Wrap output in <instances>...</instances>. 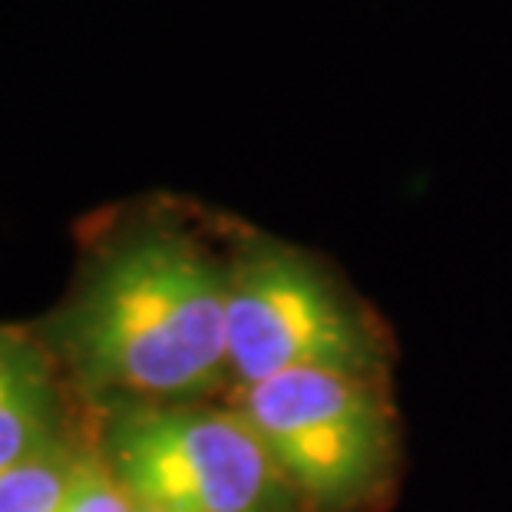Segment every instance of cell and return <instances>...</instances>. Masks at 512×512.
Listing matches in <instances>:
<instances>
[{
    "label": "cell",
    "mask_w": 512,
    "mask_h": 512,
    "mask_svg": "<svg viewBox=\"0 0 512 512\" xmlns=\"http://www.w3.org/2000/svg\"><path fill=\"white\" fill-rule=\"evenodd\" d=\"M232 219L152 195L86 222L63 301L34 324L90 407L215 400L228 370Z\"/></svg>",
    "instance_id": "1"
},
{
    "label": "cell",
    "mask_w": 512,
    "mask_h": 512,
    "mask_svg": "<svg viewBox=\"0 0 512 512\" xmlns=\"http://www.w3.org/2000/svg\"><path fill=\"white\" fill-rule=\"evenodd\" d=\"M93 443L143 512H311L235 403H106Z\"/></svg>",
    "instance_id": "2"
},
{
    "label": "cell",
    "mask_w": 512,
    "mask_h": 512,
    "mask_svg": "<svg viewBox=\"0 0 512 512\" xmlns=\"http://www.w3.org/2000/svg\"><path fill=\"white\" fill-rule=\"evenodd\" d=\"M384 367V328L328 265L232 219L228 370L235 390L301 370L384 377Z\"/></svg>",
    "instance_id": "3"
},
{
    "label": "cell",
    "mask_w": 512,
    "mask_h": 512,
    "mask_svg": "<svg viewBox=\"0 0 512 512\" xmlns=\"http://www.w3.org/2000/svg\"><path fill=\"white\" fill-rule=\"evenodd\" d=\"M232 403L311 512H361L394 483L397 423L380 377L301 370Z\"/></svg>",
    "instance_id": "4"
},
{
    "label": "cell",
    "mask_w": 512,
    "mask_h": 512,
    "mask_svg": "<svg viewBox=\"0 0 512 512\" xmlns=\"http://www.w3.org/2000/svg\"><path fill=\"white\" fill-rule=\"evenodd\" d=\"M90 427L93 407L34 324H0V470L57 450Z\"/></svg>",
    "instance_id": "5"
},
{
    "label": "cell",
    "mask_w": 512,
    "mask_h": 512,
    "mask_svg": "<svg viewBox=\"0 0 512 512\" xmlns=\"http://www.w3.org/2000/svg\"><path fill=\"white\" fill-rule=\"evenodd\" d=\"M96 460L90 433L40 453L34 460L0 470V512H57Z\"/></svg>",
    "instance_id": "6"
},
{
    "label": "cell",
    "mask_w": 512,
    "mask_h": 512,
    "mask_svg": "<svg viewBox=\"0 0 512 512\" xmlns=\"http://www.w3.org/2000/svg\"><path fill=\"white\" fill-rule=\"evenodd\" d=\"M57 512H136V506H133V499L116 486V479L106 473V466L100 463V453H96L93 466L83 473L70 499Z\"/></svg>",
    "instance_id": "7"
},
{
    "label": "cell",
    "mask_w": 512,
    "mask_h": 512,
    "mask_svg": "<svg viewBox=\"0 0 512 512\" xmlns=\"http://www.w3.org/2000/svg\"><path fill=\"white\" fill-rule=\"evenodd\" d=\"M136 512H143V509H136Z\"/></svg>",
    "instance_id": "8"
}]
</instances>
